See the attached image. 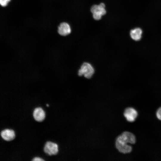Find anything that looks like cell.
I'll return each mask as SVG.
<instances>
[{
    "label": "cell",
    "instance_id": "cell-1",
    "mask_svg": "<svg viewBox=\"0 0 161 161\" xmlns=\"http://www.w3.org/2000/svg\"><path fill=\"white\" fill-rule=\"evenodd\" d=\"M105 5L103 3H101L99 4H94L92 5L90 9L92 14L93 18L96 20H100L103 16L105 15L106 13L105 9Z\"/></svg>",
    "mask_w": 161,
    "mask_h": 161
},
{
    "label": "cell",
    "instance_id": "cell-9",
    "mask_svg": "<svg viewBox=\"0 0 161 161\" xmlns=\"http://www.w3.org/2000/svg\"><path fill=\"white\" fill-rule=\"evenodd\" d=\"M33 115L34 119L38 122H41L45 118V113L41 107H37L33 111Z\"/></svg>",
    "mask_w": 161,
    "mask_h": 161
},
{
    "label": "cell",
    "instance_id": "cell-11",
    "mask_svg": "<svg viewBox=\"0 0 161 161\" xmlns=\"http://www.w3.org/2000/svg\"><path fill=\"white\" fill-rule=\"evenodd\" d=\"M10 0H0L1 5L3 7L7 6Z\"/></svg>",
    "mask_w": 161,
    "mask_h": 161
},
{
    "label": "cell",
    "instance_id": "cell-6",
    "mask_svg": "<svg viewBox=\"0 0 161 161\" xmlns=\"http://www.w3.org/2000/svg\"><path fill=\"white\" fill-rule=\"evenodd\" d=\"M124 115L128 121L133 122L135 120L138 113L137 111L134 108L129 107L125 109Z\"/></svg>",
    "mask_w": 161,
    "mask_h": 161
},
{
    "label": "cell",
    "instance_id": "cell-10",
    "mask_svg": "<svg viewBox=\"0 0 161 161\" xmlns=\"http://www.w3.org/2000/svg\"><path fill=\"white\" fill-rule=\"evenodd\" d=\"M121 135L126 139L129 143L133 144L135 143V137L132 133L128 131H125L123 132Z\"/></svg>",
    "mask_w": 161,
    "mask_h": 161
},
{
    "label": "cell",
    "instance_id": "cell-7",
    "mask_svg": "<svg viewBox=\"0 0 161 161\" xmlns=\"http://www.w3.org/2000/svg\"><path fill=\"white\" fill-rule=\"evenodd\" d=\"M58 32L60 35L63 36L69 34L71 32L70 26L66 22L61 23L58 27Z\"/></svg>",
    "mask_w": 161,
    "mask_h": 161
},
{
    "label": "cell",
    "instance_id": "cell-5",
    "mask_svg": "<svg viewBox=\"0 0 161 161\" xmlns=\"http://www.w3.org/2000/svg\"><path fill=\"white\" fill-rule=\"evenodd\" d=\"M44 151L49 155H56L58 152V145L55 143L47 141L45 145Z\"/></svg>",
    "mask_w": 161,
    "mask_h": 161
},
{
    "label": "cell",
    "instance_id": "cell-13",
    "mask_svg": "<svg viewBox=\"0 0 161 161\" xmlns=\"http://www.w3.org/2000/svg\"><path fill=\"white\" fill-rule=\"evenodd\" d=\"M32 161H44V160L39 157H35L32 160Z\"/></svg>",
    "mask_w": 161,
    "mask_h": 161
},
{
    "label": "cell",
    "instance_id": "cell-3",
    "mask_svg": "<svg viewBox=\"0 0 161 161\" xmlns=\"http://www.w3.org/2000/svg\"><path fill=\"white\" fill-rule=\"evenodd\" d=\"M95 72L94 68L89 63H83L78 71V75L80 76L84 75L86 78H90L92 77Z\"/></svg>",
    "mask_w": 161,
    "mask_h": 161
},
{
    "label": "cell",
    "instance_id": "cell-4",
    "mask_svg": "<svg viewBox=\"0 0 161 161\" xmlns=\"http://www.w3.org/2000/svg\"><path fill=\"white\" fill-rule=\"evenodd\" d=\"M129 34L132 40L134 41L138 42L140 41L142 38L144 31L141 27L136 26L131 28L129 30Z\"/></svg>",
    "mask_w": 161,
    "mask_h": 161
},
{
    "label": "cell",
    "instance_id": "cell-8",
    "mask_svg": "<svg viewBox=\"0 0 161 161\" xmlns=\"http://www.w3.org/2000/svg\"><path fill=\"white\" fill-rule=\"evenodd\" d=\"M1 136L4 140L10 141L13 140L15 137L14 131L12 129H6L2 130L0 133Z\"/></svg>",
    "mask_w": 161,
    "mask_h": 161
},
{
    "label": "cell",
    "instance_id": "cell-12",
    "mask_svg": "<svg viewBox=\"0 0 161 161\" xmlns=\"http://www.w3.org/2000/svg\"><path fill=\"white\" fill-rule=\"evenodd\" d=\"M156 115L157 118L160 120H161V107L157 110Z\"/></svg>",
    "mask_w": 161,
    "mask_h": 161
},
{
    "label": "cell",
    "instance_id": "cell-2",
    "mask_svg": "<svg viewBox=\"0 0 161 161\" xmlns=\"http://www.w3.org/2000/svg\"><path fill=\"white\" fill-rule=\"evenodd\" d=\"M127 141L121 135L117 137L115 142L116 148L120 152L123 153H127L131 152L132 147L128 145Z\"/></svg>",
    "mask_w": 161,
    "mask_h": 161
}]
</instances>
